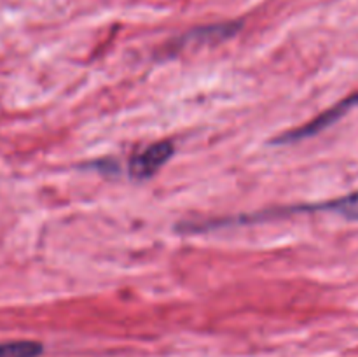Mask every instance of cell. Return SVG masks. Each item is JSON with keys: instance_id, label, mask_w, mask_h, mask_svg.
<instances>
[{"instance_id": "1", "label": "cell", "mask_w": 358, "mask_h": 357, "mask_svg": "<svg viewBox=\"0 0 358 357\" xmlns=\"http://www.w3.org/2000/svg\"><path fill=\"white\" fill-rule=\"evenodd\" d=\"M357 105H358V93L350 94L348 98L341 100L339 104L332 105L331 108H327V111H324L322 114H318L317 118L310 119L306 125L299 126V128H294L290 130V132H285L283 135H280L278 139L273 140V144H280V146H283V144H294L304 139H311V136L318 135L320 132L327 130L329 126H332L334 122H338L343 115L348 114V112L352 111L353 107H357Z\"/></svg>"}, {"instance_id": "2", "label": "cell", "mask_w": 358, "mask_h": 357, "mask_svg": "<svg viewBox=\"0 0 358 357\" xmlns=\"http://www.w3.org/2000/svg\"><path fill=\"white\" fill-rule=\"evenodd\" d=\"M175 146L171 140H159V142L150 144L129 160V175L136 181H147L171 160Z\"/></svg>"}, {"instance_id": "3", "label": "cell", "mask_w": 358, "mask_h": 357, "mask_svg": "<svg viewBox=\"0 0 358 357\" xmlns=\"http://www.w3.org/2000/svg\"><path fill=\"white\" fill-rule=\"evenodd\" d=\"M315 210H318V212H327L329 210V212H336L350 220H358V191L331 200V202L306 205V212H315Z\"/></svg>"}, {"instance_id": "4", "label": "cell", "mask_w": 358, "mask_h": 357, "mask_svg": "<svg viewBox=\"0 0 358 357\" xmlns=\"http://www.w3.org/2000/svg\"><path fill=\"white\" fill-rule=\"evenodd\" d=\"M44 352V345L34 340H14L0 343V357H38Z\"/></svg>"}]
</instances>
